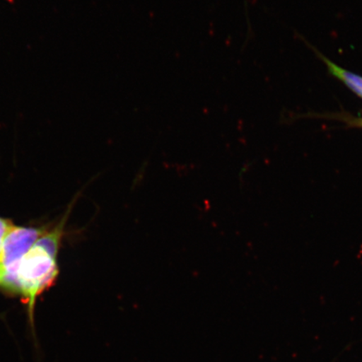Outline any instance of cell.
<instances>
[{
	"instance_id": "6da1fadb",
	"label": "cell",
	"mask_w": 362,
	"mask_h": 362,
	"mask_svg": "<svg viewBox=\"0 0 362 362\" xmlns=\"http://www.w3.org/2000/svg\"><path fill=\"white\" fill-rule=\"evenodd\" d=\"M57 274L56 259L42 248L33 246L23 257L18 271L19 293L26 298L30 311L36 297L51 286Z\"/></svg>"
},
{
	"instance_id": "7a4b0ae2",
	"label": "cell",
	"mask_w": 362,
	"mask_h": 362,
	"mask_svg": "<svg viewBox=\"0 0 362 362\" xmlns=\"http://www.w3.org/2000/svg\"><path fill=\"white\" fill-rule=\"evenodd\" d=\"M45 232L44 229L23 228L13 226L4 240L0 256V264L4 270L8 267L21 264L23 257L33 248Z\"/></svg>"
},
{
	"instance_id": "3957f363",
	"label": "cell",
	"mask_w": 362,
	"mask_h": 362,
	"mask_svg": "<svg viewBox=\"0 0 362 362\" xmlns=\"http://www.w3.org/2000/svg\"><path fill=\"white\" fill-rule=\"evenodd\" d=\"M325 61L327 62L330 74L337 76L339 80H341L343 83H345L348 87L353 90V92L359 95V96L362 98L361 76L352 74L351 71L342 69V68L334 64V63L327 60V59H325Z\"/></svg>"
},
{
	"instance_id": "277c9868",
	"label": "cell",
	"mask_w": 362,
	"mask_h": 362,
	"mask_svg": "<svg viewBox=\"0 0 362 362\" xmlns=\"http://www.w3.org/2000/svg\"><path fill=\"white\" fill-rule=\"evenodd\" d=\"M62 238V228H57L51 233L44 234L35 243V247L42 248L49 256L56 259Z\"/></svg>"
},
{
	"instance_id": "5b68a950",
	"label": "cell",
	"mask_w": 362,
	"mask_h": 362,
	"mask_svg": "<svg viewBox=\"0 0 362 362\" xmlns=\"http://www.w3.org/2000/svg\"><path fill=\"white\" fill-rule=\"evenodd\" d=\"M13 226V225L11 221L0 218V256H1L4 240L7 236L8 232L12 229Z\"/></svg>"
},
{
	"instance_id": "8992f818",
	"label": "cell",
	"mask_w": 362,
	"mask_h": 362,
	"mask_svg": "<svg viewBox=\"0 0 362 362\" xmlns=\"http://www.w3.org/2000/svg\"><path fill=\"white\" fill-rule=\"evenodd\" d=\"M361 125L362 126V120L361 121Z\"/></svg>"
}]
</instances>
